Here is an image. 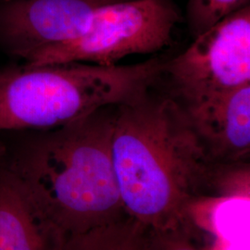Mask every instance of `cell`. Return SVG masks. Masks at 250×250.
I'll return each mask as SVG.
<instances>
[{"instance_id":"9c48e42d","label":"cell","mask_w":250,"mask_h":250,"mask_svg":"<svg viewBox=\"0 0 250 250\" xmlns=\"http://www.w3.org/2000/svg\"><path fill=\"white\" fill-rule=\"evenodd\" d=\"M143 227L130 216L68 238L63 250H143Z\"/></svg>"},{"instance_id":"30bf717a","label":"cell","mask_w":250,"mask_h":250,"mask_svg":"<svg viewBox=\"0 0 250 250\" xmlns=\"http://www.w3.org/2000/svg\"><path fill=\"white\" fill-rule=\"evenodd\" d=\"M250 5V0H188L187 21L193 37Z\"/></svg>"},{"instance_id":"8fae6325","label":"cell","mask_w":250,"mask_h":250,"mask_svg":"<svg viewBox=\"0 0 250 250\" xmlns=\"http://www.w3.org/2000/svg\"><path fill=\"white\" fill-rule=\"evenodd\" d=\"M195 227H180L169 230L143 228V250H210L201 247Z\"/></svg>"},{"instance_id":"4fadbf2b","label":"cell","mask_w":250,"mask_h":250,"mask_svg":"<svg viewBox=\"0 0 250 250\" xmlns=\"http://www.w3.org/2000/svg\"><path fill=\"white\" fill-rule=\"evenodd\" d=\"M0 1H1V0H0Z\"/></svg>"},{"instance_id":"ba28073f","label":"cell","mask_w":250,"mask_h":250,"mask_svg":"<svg viewBox=\"0 0 250 250\" xmlns=\"http://www.w3.org/2000/svg\"><path fill=\"white\" fill-rule=\"evenodd\" d=\"M67 240V235L38 208L2 156L0 250H63Z\"/></svg>"},{"instance_id":"277c9868","label":"cell","mask_w":250,"mask_h":250,"mask_svg":"<svg viewBox=\"0 0 250 250\" xmlns=\"http://www.w3.org/2000/svg\"><path fill=\"white\" fill-rule=\"evenodd\" d=\"M180 20L172 0L111 1L97 9L79 37L38 52L24 65H118L131 55L155 53L168 46Z\"/></svg>"},{"instance_id":"52a82bcc","label":"cell","mask_w":250,"mask_h":250,"mask_svg":"<svg viewBox=\"0 0 250 250\" xmlns=\"http://www.w3.org/2000/svg\"><path fill=\"white\" fill-rule=\"evenodd\" d=\"M183 109L212 161L221 164L249 162L250 83Z\"/></svg>"},{"instance_id":"3957f363","label":"cell","mask_w":250,"mask_h":250,"mask_svg":"<svg viewBox=\"0 0 250 250\" xmlns=\"http://www.w3.org/2000/svg\"><path fill=\"white\" fill-rule=\"evenodd\" d=\"M164 61L131 65L56 63L0 72V132L48 130L150 90Z\"/></svg>"},{"instance_id":"5b68a950","label":"cell","mask_w":250,"mask_h":250,"mask_svg":"<svg viewBox=\"0 0 250 250\" xmlns=\"http://www.w3.org/2000/svg\"><path fill=\"white\" fill-rule=\"evenodd\" d=\"M162 75L182 108L250 83V5L194 37L188 48L166 62Z\"/></svg>"},{"instance_id":"6da1fadb","label":"cell","mask_w":250,"mask_h":250,"mask_svg":"<svg viewBox=\"0 0 250 250\" xmlns=\"http://www.w3.org/2000/svg\"><path fill=\"white\" fill-rule=\"evenodd\" d=\"M110 150L125 211L146 229L192 225L208 203L241 194L240 166L212 161L170 96L148 90L115 106Z\"/></svg>"},{"instance_id":"7c38bea8","label":"cell","mask_w":250,"mask_h":250,"mask_svg":"<svg viewBox=\"0 0 250 250\" xmlns=\"http://www.w3.org/2000/svg\"><path fill=\"white\" fill-rule=\"evenodd\" d=\"M5 150H6V144L3 139L0 138V158L3 156Z\"/></svg>"},{"instance_id":"7a4b0ae2","label":"cell","mask_w":250,"mask_h":250,"mask_svg":"<svg viewBox=\"0 0 250 250\" xmlns=\"http://www.w3.org/2000/svg\"><path fill=\"white\" fill-rule=\"evenodd\" d=\"M114 108L62 127L21 131L26 133L16 141H5V161L68 238L129 216L111 160Z\"/></svg>"},{"instance_id":"8992f818","label":"cell","mask_w":250,"mask_h":250,"mask_svg":"<svg viewBox=\"0 0 250 250\" xmlns=\"http://www.w3.org/2000/svg\"><path fill=\"white\" fill-rule=\"evenodd\" d=\"M115 0H1L0 45L24 60L76 39L101 6Z\"/></svg>"}]
</instances>
